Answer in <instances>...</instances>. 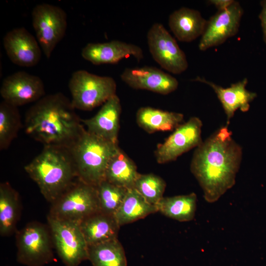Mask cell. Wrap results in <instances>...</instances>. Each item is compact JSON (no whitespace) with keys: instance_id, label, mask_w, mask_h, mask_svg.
Returning <instances> with one entry per match:
<instances>
[{"instance_id":"obj_9","label":"cell","mask_w":266,"mask_h":266,"mask_svg":"<svg viewBox=\"0 0 266 266\" xmlns=\"http://www.w3.org/2000/svg\"><path fill=\"white\" fill-rule=\"evenodd\" d=\"M33 26L38 42L47 58L65 35L67 15L60 7L48 3L36 5L32 13Z\"/></svg>"},{"instance_id":"obj_5","label":"cell","mask_w":266,"mask_h":266,"mask_svg":"<svg viewBox=\"0 0 266 266\" xmlns=\"http://www.w3.org/2000/svg\"><path fill=\"white\" fill-rule=\"evenodd\" d=\"M68 88L75 109L92 110L116 95L117 84L110 76H100L85 70L74 72Z\"/></svg>"},{"instance_id":"obj_2","label":"cell","mask_w":266,"mask_h":266,"mask_svg":"<svg viewBox=\"0 0 266 266\" xmlns=\"http://www.w3.org/2000/svg\"><path fill=\"white\" fill-rule=\"evenodd\" d=\"M25 133L43 144L70 147L85 128L71 100L61 93L45 96L27 111Z\"/></svg>"},{"instance_id":"obj_7","label":"cell","mask_w":266,"mask_h":266,"mask_svg":"<svg viewBox=\"0 0 266 266\" xmlns=\"http://www.w3.org/2000/svg\"><path fill=\"white\" fill-rule=\"evenodd\" d=\"M17 261L27 266H43L54 259L48 226L37 222L27 224L16 235Z\"/></svg>"},{"instance_id":"obj_22","label":"cell","mask_w":266,"mask_h":266,"mask_svg":"<svg viewBox=\"0 0 266 266\" xmlns=\"http://www.w3.org/2000/svg\"><path fill=\"white\" fill-rule=\"evenodd\" d=\"M157 212L156 205L148 202L133 188L128 189L125 197L114 217L121 227Z\"/></svg>"},{"instance_id":"obj_10","label":"cell","mask_w":266,"mask_h":266,"mask_svg":"<svg viewBox=\"0 0 266 266\" xmlns=\"http://www.w3.org/2000/svg\"><path fill=\"white\" fill-rule=\"evenodd\" d=\"M147 39L153 58L163 68L175 74L187 69L188 63L185 53L162 24L156 23L151 27Z\"/></svg>"},{"instance_id":"obj_21","label":"cell","mask_w":266,"mask_h":266,"mask_svg":"<svg viewBox=\"0 0 266 266\" xmlns=\"http://www.w3.org/2000/svg\"><path fill=\"white\" fill-rule=\"evenodd\" d=\"M136 122L148 133L170 131L182 124L184 115L180 113L164 111L151 107L140 108L136 113Z\"/></svg>"},{"instance_id":"obj_17","label":"cell","mask_w":266,"mask_h":266,"mask_svg":"<svg viewBox=\"0 0 266 266\" xmlns=\"http://www.w3.org/2000/svg\"><path fill=\"white\" fill-rule=\"evenodd\" d=\"M121 113L120 100L115 95L102 105L95 116L89 119H81V121L90 133L118 143Z\"/></svg>"},{"instance_id":"obj_19","label":"cell","mask_w":266,"mask_h":266,"mask_svg":"<svg viewBox=\"0 0 266 266\" xmlns=\"http://www.w3.org/2000/svg\"><path fill=\"white\" fill-rule=\"evenodd\" d=\"M207 21L197 10L182 7L169 16L168 25L175 37L181 42H190L201 36Z\"/></svg>"},{"instance_id":"obj_23","label":"cell","mask_w":266,"mask_h":266,"mask_svg":"<svg viewBox=\"0 0 266 266\" xmlns=\"http://www.w3.org/2000/svg\"><path fill=\"white\" fill-rule=\"evenodd\" d=\"M134 162L121 149L110 160L105 180L118 186L133 188L139 175Z\"/></svg>"},{"instance_id":"obj_15","label":"cell","mask_w":266,"mask_h":266,"mask_svg":"<svg viewBox=\"0 0 266 266\" xmlns=\"http://www.w3.org/2000/svg\"><path fill=\"white\" fill-rule=\"evenodd\" d=\"M3 46L10 61L23 67H31L40 60L41 53L35 38L24 28L7 32L3 38Z\"/></svg>"},{"instance_id":"obj_27","label":"cell","mask_w":266,"mask_h":266,"mask_svg":"<svg viewBox=\"0 0 266 266\" xmlns=\"http://www.w3.org/2000/svg\"><path fill=\"white\" fill-rule=\"evenodd\" d=\"M22 127L18 107L4 100L0 103V149H7Z\"/></svg>"},{"instance_id":"obj_4","label":"cell","mask_w":266,"mask_h":266,"mask_svg":"<svg viewBox=\"0 0 266 266\" xmlns=\"http://www.w3.org/2000/svg\"><path fill=\"white\" fill-rule=\"evenodd\" d=\"M69 149L78 179L96 187L105 180L108 164L120 148L118 143L91 134L85 129Z\"/></svg>"},{"instance_id":"obj_31","label":"cell","mask_w":266,"mask_h":266,"mask_svg":"<svg viewBox=\"0 0 266 266\" xmlns=\"http://www.w3.org/2000/svg\"><path fill=\"white\" fill-rule=\"evenodd\" d=\"M234 1V0H209L208 1L209 3L214 5L218 11H222L228 8Z\"/></svg>"},{"instance_id":"obj_1","label":"cell","mask_w":266,"mask_h":266,"mask_svg":"<svg viewBox=\"0 0 266 266\" xmlns=\"http://www.w3.org/2000/svg\"><path fill=\"white\" fill-rule=\"evenodd\" d=\"M227 126L217 130L196 148L191 171L209 203L217 201L235 183L242 149Z\"/></svg>"},{"instance_id":"obj_20","label":"cell","mask_w":266,"mask_h":266,"mask_svg":"<svg viewBox=\"0 0 266 266\" xmlns=\"http://www.w3.org/2000/svg\"><path fill=\"white\" fill-rule=\"evenodd\" d=\"M79 226L88 246L118 238L120 228L113 216L100 211L82 220Z\"/></svg>"},{"instance_id":"obj_8","label":"cell","mask_w":266,"mask_h":266,"mask_svg":"<svg viewBox=\"0 0 266 266\" xmlns=\"http://www.w3.org/2000/svg\"><path fill=\"white\" fill-rule=\"evenodd\" d=\"M53 245L66 266H78L88 260V245L78 222L47 216Z\"/></svg>"},{"instance_id":"obj_30","label":"cell","mask_w":266,"mask_h":266,"mask_svg":"<svg viewBox=\"0 0 266 266\" xmlns=\"http://www.w3.org/2000/svg\"><path fill=\"white\" fill-rule=\"evenodd\" d=\"M261 10L259 18L261 21L263 39L266 45V0L261 1Z\"/></svg>"},{"instance_id":"obj_24","label":"cell","mask_w":266,"mask_h":266,"mask_svg":"<svg viewBox=\"0 0 266 266\" xmlns=\"http://www.w3.org/2000/svg\"><path fill=\"white\" fill-rule=\"evenodd\" d=\"M20 205L18 193L7 183L0 185V233L8 236L15 232Z\"/></svg>"},{"instance_id":"obj_13","label":"cell","mask_w":266,"mask_h":266,"mask_svg":"<svg viewBox=\"0 0 266 266\" xmlns=\"http://www.w3.org/2000/svg\"><path fill=\"white\" fill-rule=\"evenodd\" d=\"M0 94L3 100L18 107L37 101L45 96V92L40 77L20 71L3 79Z\"/></svg>"},{"instance_id":"obj_28","label":"cell","mask_w":266,"mask_h":266,"mask_svg":"<svg viewBox=\"0 0 266 266\" xmlns=\"http://www.w3.org/2000/svg\"><path fill=\"white\" fill-rule=\"evenodd\" d=\"M96 190L100 211L114 216L122 203L128 189L104 180L96 186Z\"/></svg>"},{"instance_id":"obj_3","label":"cell","mask_w":266,"mask_h":266,"mask_svg":"<svg viewBox=\"0 0 266 266\" xmlns=\"http://www.w3.org/2000/svg\"><path fill=\"white\" fill-rule=\"evenodd\" d=\"M24 169L44 198L51 203L78 179L70 150L66 147L44 146Z\"/></svg>"},{"instance_id":"obj_25","label":"cell","mask_w":266,"mask_h":266,"mask_svg":"<svg viewBox=\"0 0 266 266\" xmlns=\"http://www.w3.org/2000/svg\"><path fill=\"white\" fill-rule=\"evenodd\" d=\"M195 193L163 197L156 205L158 212L171 219L180 221L192 220L197 208Z\"/></svg>"},{"instance_id":"obj_12","label":"cell","mask_w":266,"mask_h":266,"mask_svg":"<svg viewBox=\"0 0 266 266\" xmlns=\"http://www.w3.org/2000/svg\"><path fill=\"white\" fill-rule=\"evenodd\" d=\"M243 9L235 0L228 8L218 12L207 21L204 32L200 37L199 48L205 51L224 43L239 31Z\"/></svg>"},{"instance_id":"obj_29","label":"cell","mask_w":266,"mask_h":266,"mask_svg":"<svg viewBox=\"0 0 266 266\" xmlns=\"http://www.w3.org/2000/svg\"><path fill=\"white\" fill-rule=\"evenodd\" d=\"M166 183L161 177L152 173L139 174L134 188L149 203L156 205L164 197Z\"/></svg>"},{"instance_id":"obj_16","label":"cell","mask_w":266,"mask_h":266,"mask_svg":"<svg viewBox=\"0 0 266 266\" xmlns=\"http://www.w3.org/2000/svg\"><path fill=\"white\" fill-rule=\"evenodd\" d=\"M81 54L85 60L95 65L115 64L131 56L138 61L143 58V51L139 46L118 40L88 43Z\"/></svg>"},{"instance_id":"obj_18","label":"cell","mask_w":266,"mask_h":266,"mask_svg":"<svg viewBox=\"0 0 266 266\" xmlns=\"http://www.w3.org/2000/svg\"><path fill=\"white\" fill-rule=\"evenodd\" d=\"M193 81L206 84L213 90L226 115L227 126L235 112L238 109L243 112L248 111L250 103L257 96L256 93L246 89L248 83L246 78L231 84L228 88H223L204 77L198 76Z\"/></svg>"},{"instance_id":"obj_11","label":"cell","mask_w":266,"mask_h":266,"mask_svg":"<svg viewBox=\"0 0 266 266\" xmlns=\"http://www.w3.org/2000/svg\"><path fill=\"white\" fill-rule=\"evenodd\" d=\"M201 121L192 117L177 127L163 143L157 146L155 152L157 162L165 164L175 161L178 157L202 142Z\"/></svg>"},{"instance_id":"obj_26","label":"cell","mask_w":266,"mask_h":266,"mask_svg":"<svg viewBox=\"0 0 266 266\" xmlns=\"http://www.w3.org/2000/svg\"><path fill=\"white\" fill-rule=\"evenodd\" d=\"M93 266H127L124 249L118 238L88 246Z\"/></svg>"},{"instance_id":"obj_14","label":"cell","mask_w":266,"mask_h":266,"mask_svg":"<svg viewBox=\"0 0 266 266\" xmlns=\"http://www.w3.org/2000/svg\"><path fill=\"white\" fill-rule=\"evenodd\" d=\"M120 77L133 89L146 90L162 95L169 94L178 86V81L175 77L153 66L126 68Z\"/></svg>"},{"instance_id":"obj_6","label":"cell","mask_w":266,"mask_h":266,"mask_svg":"<svg viewBox=\"0 0 266 266\" xmlns=\"http://www.w3.org/2000/svg\"><path fill=\"white\" fill-rule=\"evenodd\" d=\"M51 204L49 216L79 223L100 211L96 187L78 179Z\"/></svg>"}]
</instances>
